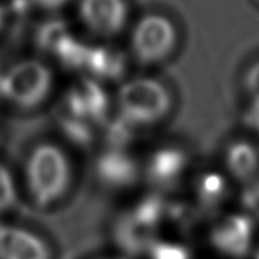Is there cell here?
Wrapping results in <instances>:
<instances>
[{
    "label": "cell",
    "instance_id": "obj_8",
    "mask_svg": "<svg viewBox=\"0 0 259 259\" xmlns=\"http://www.w3.org/2000/svg\"><path fill=\"white\" fill-rule=\"evenodd\" d=\"M0 259H52L45 241L18 227H0Z\"/></svg>",
    "mask_w": 259,
    "mask_h": 259
},
{
    "label": "cell",
    "instance_id": "obj_16",
    "mask_svg": "<svg viewBox=\"0 0 259 259\" xmlns=\"http://www.w3.org/2000/svg\"><path fill=\"white\" fill-rule=\"evenodd\" d=\"M67 27L63 21L55 20L44 24L36 34V45L40 51L55 53L59 45L68 36Z\"/></svg>",
    "mask_w": 259,
    "mask_h": 259
},
{
    "label": "cell",
    "instance_id": "obj_5",
    "mask_svg": "<svg viewBox=\"0 0 259 259\" xmlns=\"http://www.w3.org/2000/svg\"><path fill=\"white\" fill-rule=\"evenodd\" d=\"M62 105L74 116L92 124L105 118L109 101L106 92L95 79L84 77L70 87Z\"/></svg>",
    "mask_w": 259,
    "mask_h": 259
},
{
    "label": "cell",
    "instance_id": "obj_13",
    "mask_svg": "<svg viewBox=\"0 0 259 259\" xmlns=\"http://www.w3.org/2000/svg\"><path fill=\"white\" fill-rule=\"evenodd\" d=\"M258 153L251 144L234 142L226 153V163L230 173L240 180L251 179L258 169Z\"/></svg>",
    "mask_w": 259,
    "mask_h": 259
},
{
    "label": "cell",
    "instance_id": "obj_15",
    "mask_svg": "<svg viewBox=\"0 0 259 259\" xmlns=\"http://www.w3.org/2000/svg\"><path fill=\"white\" fill-rule=\"evenodd\" d=\"M227 184L219 173H205L197 183V195L203 206H216L226 197Z\"/></svg>",
    "mask_w": 259,
    "mask_h": 259
},
{
    "label": "cell",
    "instance_id": "obj_22",
    "mask_svg": "<svg viewBox=\"0 0 259 259\" xmlns=\"http://www.w3.org/2000/svg\"><path fill=\"white\" fill-rule=\"evenodd\" d=\"M3 75H5V74L2 73V70H0V98H2V82H3Z\"/></svg>",
    "mask_w": 259,
    "mask_h": 259
},
{
    "label": "cell",
    "instance_id": "obj_20",
    "mask_svg": "<svg viewBox=\"0 0 259 259\" xmlns=\"http://www.w3.org/2000/svg\"><path fill=\"white\" fill-rule=\"evenodd\" d=\"M248 91L251 92V95L255 98L256 105L259 106V63H256L248 73L247 77Z\"/></svg>",
    "mask_w": 259,
    "mask_h": 259
},
{
    "label": "cell",
    "instance_id": "obj_10",
    "mask_svg": "<svg viewBox=\"0 0 259 259\" xmlns=\"http://www.w3.org/2000/svg\"><path fill=\"white\" fill-rule=\"evenodd\" d=\"M187 167L186 153L177 148H162L148 160V180L159 187H169L180 179Z\"/></svg>",
    "mask_w": 259,
    "mask_h": 259
},
{
    "label": "cell",
    "instance_id": "obj_4",
    "mask_svg": "<svg viewBox=\"0 0 259 259\" xmlns=\"http://www.w3.org/2000/svg\"><path fill=\"white\" fill-rule=\"evenodd\" d=\"M176 42V31L169 20L147 16L133 32V49L142 63H156L169 55Z\"/></svg>",
    "mask_w": 259,
    "mask_h": 259
},
{
    "label": "cell",
    "instance_id": "obj_7",
    "mask_svg": "<svg viewBox=\"0 0 259 259\" xmlns=\"http://www.w3.org/2000/svg\"><path fill=\"white\" fill-rule=\"evenodd\" d=\"M95 171L102 184L109 188H127L136 183L138 166L128 153L118 148H110L98 158Z\"/></svg>",
    "mask_w": 259,
    "mask_h": 259
},
{
    "label": "cell",
    "instance_id": "obj_2",
    "mask_svg": "<svg viewBox=\"0 0 259 259\" xmlns=\"http://www.w3.org/2000/svg\"><path fill=\"white\" fill-rule=\"evenodd\" d=\"M53 77L45 64L25 60L13 66L3 75L2 98L24 110L44 105L51 95Z\"/></svg>",
    "mask_w": 259,
    "mask_h": 259
},
{
    "label": "cell",
    "instance_id": "obj_9",
    "mask_svg": "<svg viewBox=\"0 0 259 259\" xmlns=\"http://www.w3.org/2000/svg\"><path fill=\"white\" fill-rule=\"evenodd\" d=\"M81 16L96 34L113 35L123 28L127 7L124 0H82Z\"/></svg>",
    "mask_w": 259,
    "mask_h": 259
},
{
    "label": "cell",
    "instance_id": "obj_24",
    "mask_svg": "<svg viewBox=\"0 0 259 259\" xmlns=\"http://www.w3.org/2000/svg\"><path fill=\"white\" fill-rule=\"evenodd\" d=\"M256 125H258L259 128V116H256Z\"/></svg>",
    "mask_w": 259,
    "mask_h": 259
},
{
    "label": "cell",
    "instance_id": "obj_17",
    "mask_svg": "<svg viewBox=\"0 0 259 259\" xmlns=\"http://www.w3.org/2000/svg\"><path fill=\"white\" fill-rule=\"evenodd\" d=\"M162 213H163V202L156 197L144 198L142 201L137 203L136 208L130 212V214L136 218L138 222L155 227V229L162 218Z\"/></svg>",
    "mask_w": 259,
    "mask_h": 259
},
{
    "label": "cell",
    "instance_id": "obj_12",
    "mask_svg": "<svg viewBox=\"0 0 259 259\" xmlns=\"http://www.w3.org/2000/svg\"><path fill=\"white\" fill-rule=\"evenodd\" d=\"M84 68L92 78L116 79L124 71L123 56L106 48H90Z\"/></svg>",
    "mask_w": 259,
    "mask_h": 259
},
{
    "label": "cell",
    "instance_id": "obj_21",
    "mask_svg": "<svg viewBox=\"0 0 259 259\" xmlns=\"http://www.w3.org/2000/svg\"><path fill=\"white\" fill-rule=\"evenodd\" d=\"M40 7L45 9H57V7L63 6L67 0H35Z\"/></svg>",
    "mask_w": 259,
    "mask_h": 259
},
{
    "label": "cell",
    "instance_id": "obj_14",
    "mask_svg": "<svg viewBox=\"0 0 259 259\" xmlns=\"http://www.w3.org/2000/svg\"><path fill=\"white\" fill-rule=\"evenodd\" d=\"M55 118L62 130L63 136L67 138L68 141L75 144L77 147H90L94 141V131L92 124L90 121H85L82 118L74 116L60 103L55 113Z\"/></svg>",
    "mask_w": 259,
    "mask_h": 259
},
{
    "label": "cell",
    "instance_id": "obj_6",
    "mask_svg": "<svg viewBox=\"0 0 259 259\" xmlns=\"http://www.w3.org/2000/svg\"><path fill=\"white\" fill-rule=\"evenodd\" d=\"M253 225L242 214H229L219 220L210 231V242L226 256L238 259L245 256L251 248Z\"/></svg>",
    "mask_w": 259,
    "mask_h": 259
},
{
    "label": "cell",
    "instance_id": "obj_1",
    "mask_svg": "<svg viewBox=\"0 0 259 259\" xmlns=\"http://www.w3.org/2000/svg\"><path fill=\"white\" fill-rule=\"evenodd\" d=\"M24 169L27 190L36 208H52L68 194L73 167L67 153L56 144H36L28 153Z\"/></svg>",
    "mask_w": 259,
    "mask_h": 259
},
{
    "label": "cell",
    "instance_id": "obj_23",
    "mask_svg": "<svg viewBox=\"0 0 259 259\" xmlns=\"http://www.w3.org/2000/svg\"><path fill=\"white\" fill-rule=\"evenodd\" d=\"M2 24H3V10L0 9V27H2Z\"/></svg>",
    "mask_w": 259,
    "mask_h": 259
},
{
    "label": "cell",
    "instance_id": "obj_11",
    "mask_svg": "<svg viewBox=\"0 0 259 259\" xmlns=\"http://www.w3.org/2000/svg\"><path fill=\"white\" fill-rule=\"evenodd\" d=\"M155 227L147 226L138 222L136 218H133L131 214L127 213L123 219L118 220L114 230V237L116 241L124 251L128 253L144 252L149 251V248L152 245L155 240Z\"/></svg>",
    "mask_w": 259,
    "mask_h": 259
},
{
    "label": "cell",
    "instance_id": "obj_25",
    "mask_svg": "<svg viewBox=\"0 0 259 259\" xmlns=\"http://www.w3.org/2000/svg\"><path fill=\"white\" fill-rule=\"evenodd\" d=\"M256 259H259V253H258V255H256Z\"/></svg>",
    "mask_w": 259,
    "mask_h": 259
},
{
    "label": "cell",
    "instance_id": "obj_18",
    "mask_svg": "<svg viewBox=\"0 0 259 259\" xmlns=\"http://www.w3.org/2000/svg\"><path fill=\"white\" fill-rule=\"evenodd\" d=\"M151 259H191L186 247L177 242L155 241L149 248Z\"/></svg>",
    "mask_w": 259,
    "mask_h": 259
},
{
    "label": "cell",
    "instance_id": "obj_19",
    "mask_svg": "<svg viewBox=\"0 0 259 259\" xmlns=\"http://www.w3.org/2000/svg\"><path fill=\"white\" fill-rule=\"evenodd\" d=\"M17 202L14 181L9 170L0 163V212L14 208Z\"/></svg>",
    "mask_w": 259,
    "mask_h": 259
},
{
    "label": "cell",
    "instance_id": "obj_3",
    "mask_svg": "<svg viewBox=\"0 0 259 259\" xmlns=\"http://www.w3.org/2000/svg\"><path fill=\"white\" fill-rule=\"evenodd\" d=\"M120 116L134 125L153 124L170 109L167 90L158 81L138 78L128 81L118 91Z\"/></svg>",
    "mask_w": 259,
    "mask_h": 259
},
{
    "label": "cell",
    "instance_id": "obj_26",
    "mask_svg": "<svg viewBox=\"0 0 259 259\" xmlns=\"http://www.w3.org/2000/svg\"><path fill=\"white\" fill-rule=\"evenodd\" d=\"M0 227H2V225H0Z\"/></svg>",
    "mask_w": 259,
    "mask_h": 259
}]
</instances>
